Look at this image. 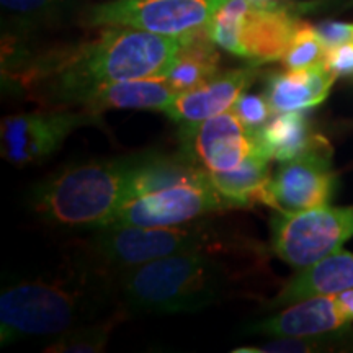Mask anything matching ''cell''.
I'll use <instances>...</instances> for the list:
<instances>
[{
  "label": "cell",
  "instance_id": "1",
  "mask_svg": "<svg viewBox=\"0 0 353 353\" xmlns=\"http://www.w3.org/2000/svg\"><path fill=\"white\" fill-rule=\"evenodd\" d=\"M183 37L112 26L94 41L39 56L8 74L28 100L44 108L83 110L100 87L165 79Z\"/></svg>",
  "mask_w": 353,
  "mask_h": 353
},
{
  "label": "cell",
  "instance_id": "2",
  "mask_svg": "<svg viewBox=\"0 0 353 353\" xmlns=\"http://www.w3.org/2000/svg\"><path fill=\"white\" fill-rule=\"evenodd\" d=\"M138 159L139 154H134L65 167L34 185L30 208L57 228L99 231L112 224L128 200Z\"/></svg>",
  "mask_w": 353,
  "mask_h": 353
},
{
  "label": "cell",
  "instance_id": "3",
  "mask_svg": "<svg viewBox=\"0 0 353 353\" xmlns=\"http://www.w3.org/2000/svg\"><path fill=\"white\" fill-rule=\"evenodd\" d=\"M95 263V262H94ZM100 265L82 268L72 278L28 280L0 294V339L3 345L32 337L61 335L92 322L103 296Z\"/></svg>",
  "mask_w": 353,
  "mask_h": 353
},
{
  "label": "cell",
  "instance_id": "4",
  "mask_svg": "<svg viewBox=\"0 0 353 353\" xmlns=\"http://www.w3.org/2000/svg\"><path fill=\"white\" fill-rule=\"evenodd\" d=\"M208 250L169 255L121 272L126 311L176 314L214 304L228 293L229 272Z\"/></svg>",
  "mask_w": 353,
  "mask_h": 353
},
{
  "label": "cell",
  "instance_id": "5",
  "mask_svg": "<svg viewBox=\"0 0 353 353\" xmlns=\"http://www.w3.org/2000/svg\"><path fill=\"white\" fill-rule=\"evenodd\" d=\"M216 245L211 229L201 224L190 226H118L110 224L92 232L88 252L101 268L130 270L138 265L169 255L195 252Z\"/></svg>",
  "mask_w": 353,
  "mask_h": 353
},
{
  "label": "cell",
  "instance_id": "6",
  "mask_svg": "<svg viewBox=\"0 0 353 353\" xmlns=\"http://www.w3.org/2000/svg\"><path fill=\"white\" fill-rule=\"evenodd\" d=\"M353 237V206H317L298 213H278L272 221V247L291 267L306 268L341 250Z\"/></svg>",
  "mask_w": 353,
  "mask_h": 353
},
{
  "label": "cell",
  "instance_id": "7",
  "mask_svg": "<svg viewBox=\"0 0 353 353\" xmlns=\"http://www.w3.org/2000/svg\"><path fill=\"white\" fill-rule=\"evenodd\" d=\"M224 0H117L97 6L87 21L95 26H130L165 37H187L208 28Z\"/></svg>",
  "mask_w": 353,
  "mask_h": 353
},
{
  "label": "cell",
  "instance_id": "8",
  "mask_svg": "<svg viewBox=\"0 0 353 353\" xmlns=\"http://www.w3.org/2000/svg\"><path fill=\"white\" fill-rule=\"evenodd\" d=\"M97 121L99 114L85 110L46 108L8 114L0 125L2 157L17 167L41 164L59 151L70 132Z\"/></svg>",
  "mask_w": 353,
  "mask_h": 353
},
{
  "label": "cell",
  "instance_id": "9",
  "mask_svg": "<svg viewBox=\"0 0 353 353\" xmlns=\"http://www.w3.org/2000/svg\"><path fill=\"white\" fill-rule=\"evenodd\" d=\"M228 208H231V205L214 188L206 172L205 176L193 182L170 185L131 198L123 203L112 224L145 228L180 226Z\"/></svg>",
  "mask_w": 353,
  "mask_h": 353
},
{
  "label": "cell",
  "instance_id": "10",
  "mask_svg": "<svg viewBox=\"0 0 353 353\" xmlns=\"http://www.w3.org/2000/svg\"><path fill=\"white\" fill-rule=\"evenodd\" d=\"M330 157L332 148L322 141L301 156L281 162L268 183V206L278 213H298L327 205L335 183Z\"/></svg>",
  "mask_w": 353,
  "mask_h": 353
},
{
  "label": "cell",
  "instance_id": "11",
  "mask_svg": "<svg viewBox=\"0 0 353 353\" xmlns=\"http://www.w3.org/2000/svg\"><path fill=\"white\" fill-rule=\"evenodd\" d=\"M182 132L183 152L206 172L236 169L259 148L255 132L242 125L232 110Z\"/></svg>",
  "mask_w": 353,
  "mask_h": 353
},
{
  "label": "cell",
  "instance_id": "12",
  "mask_svg": "<svg viewBox=\"0 0 353 353\" xmlns=\"http://www.w3.org/2000/svg\"><path fill=\"white\" fill-rule=\"evenodd\" d=\"M255 76V65L219 72L210 82L176 94L167 117L182 125V130H190L211 117L229 112Z\"/></svg>",
  "mask_w": 353,
  "mask_h": 353
},
{
  "label": "cell",
  "instance_id": "13",
  "mask_svg": "<svg viewBox=\"0 0 353 353\" xmlns=\"http://www.w3.org/2000/svg\"><path fill=\"white\" fill-rule=\"evenodd\" d=\"M348 319L339 304L337 294H321L303 301L254 324L250 332L280 335V337H311V335L327 334L347 325Z\"/></svg>",
  "mask_w": 353,
  "mask_h": 353
},
{
  "label": "cell",
  "instance_id": "14",
  "mask_svg": "<svg viewBox=\"0 0 353 353\" xmlns=\"http://www.w3.org/2000/svg\"><path fill=\"white\" fill-rule=\"evenodd\" d=\"M299 20L286 8L255 7L252 3L242 26L241 43L245 59L254 65L283 59Z\"/></svg>",
  "mask_w": 353,
  "mask_h": 353
},
{
  "label": "cell",
  "instance_id": "15",
  "mask_svg": "<svg viewBox=\"0 0 353 353\" xmlns=\"http://www.w3.org/2000/svg\"><path fill=\"white\" fill-rule=\"evenodd\" d=\"M175 95L165 79L114 82L100 87L83 110L95 114L105 110H154L167 114Z\"/></svg>",
  "mask_w": 353,
  "mask_h": 353
},
{
  "label": "cell",
  "instance_id": "16",
  "mask_svg": "<svg viewBox=\"0 0 353 353\" xmlns=\"http://www.w3.org/2000/svg\"><path fill=\"white\" fill-rule=\"evenodd\" d=\"M353 288V254L337 252L309 265L278 294L276 303L293 304L321 294H339Z\"/></svg>",
  "mask_w": 353,
  "mask_h": 353
},
{
  "label": "cell",
  "instance_id": "17",
  "mask_svg": "<svg viewBox=\"0 0 353 353\" xmlns=\"http://www.w3.org/2000/svg\"><path fill=\"white\" fill-rule=\"evenodd\" d=\"M272 159L265 154L260 145L257 151L228 172H208L211 183L224 196L231 208H247L254 203L268 206V183H270Z\"/></svg>",
  "mask_w": 353,
  "mask_h": 353
},
{
  "label": "cell",
  "instance_id": "18",
  "mask_svg": "<svg viewBox=\"0 0 353 353\" xmlns=\"http://www.w3.org/2000/svg\"><path fill=\"white\" fill-rule=\"evenodd\" d=\"M254 132L260 149L278 162L301 156L325 141L312 132L311 123L303 112L276 113Z\"/></svg>",
  "mask_w": 353,
  "mask_h": 353
},
{
  "label": "cell",
  "instance_id": "19",
  "mask_svg": "<svg viewBox=\"0 0 353 353\" xmlns=\"http://www.w3.org/2000/svg\"><path fill=\"white\" fill-rule=\"evenodd\" d=\"M219 52L216 51L208 28L187 34L176 51L165 81L176 94L200 87L219 74Z\"/></svg>",
  "mask_w": 353,
  "mask_h": 353
},
{
  "label": "cell",
  "instance_id": "20",
  "mask_svg": "<svg viewBox=\"0 0 353 353\" xmlns=\"http://www.w3.org/2000/svg\"><path fill=\"white\" fill-rule=\"evenodd\" d=\"M263 94L273 113L303 112L321 105L309 81L307 69H288L286 72L270 74Z\"/></svg>",
  "mask_w": 353,
  "mask_h": 353
},
{
  "label": "cell",
  "instance_id": "21",
  "mask_svg": "<svg viewBox=\"0 0 353 353\" xmlns=\"http://www.w3.org/2000/svg\"><path fill=\"white\" fill-rule=\"evenodd\" d=\"M250 7H252L250 0H224L216 8L208 25V33L214 44L232 54L244 57L241 34Z\"/></svg>",
  "mask_w": 353,
  "mask_h": 353
},
{
  "label": "cell",
  "instance_id": "22",
  "mask_svg": "<svg viewBox=\"0 0 353 353\" xmlns=\"http://www.w3.org/2000/svg\"><path fill=\"white\" fill-rule=\"evenodd\" d=\"M121 314H113L105 321H92L87 324L57 335V339L46 347L50 353H95L105 350Z\"/></svg>",
  "mask_w": 353,
  "mask_h": 353
},
{
  "label": "cell",
  "instance_id": "23",
  "mask_svg": "<svg viewBox=\"0 0 353 353\" xmlns=\"http://www.w3.org/2000/svg\"><path fill=\"white\" fill-rule=\"evenodd\" d=\"M325 46L317 37L314 26L299 20L283 61L286 69H307L325 59Z\"/></svg>",
  "mask_w": 353,
  "mask_h": 353
},
{
  "label": "cell",
  "instance_id": "24",
  "mask_svg": "<svg viewBox=\"0 0 353 353\" xmlns=\"http://www.w3.org/2000/svg\"><path fill=\"white\" fill-rule=\"evenodd\" d=\"M232 112L249 130H259L272 118L273 110L267 97L255 94H242L234 103Z\"/></svg>",
  "mask_w": 353,
  "mask_h": 353
},
{
  "label": "cell",
  "instance_id": "25",
  "mask_svg": "<svg viewBox=\"0 0 353 353\" xmlns=\"http://www.w3.org/2000/svg\"><path fill=\"white\" fill-rule=\"evenodd\" d=\"M317 37L321 38L325 50L342 46L353 41V23H341V21H324L314 26Z\"/></svg>",
  "mask_w": 353,
  "mask_h": 353
},
{
  "label": "cell",
  "instance_id": "26",
  "mask_svg": "<svg viewBox=\"0 0 353 353\" xmlns=\"http://www.w3.org/2000/svg\"><path fill=\"white\" fill-rule=\"evenodd\" d=\"M324 63L337 77H353V41L325 51Z\"/></svg>",
  "mask_w": 353,
  "mask_h": 353
},
{
  "label": "cell",
  "instance_id": "27",
  "mask_svg": "<svg viewBox=\"0 0 353 353\" xmlns=\"http://www.w3.org/2000/svg\"><path fill=\"white\" fill-rule=\"evenodd\" d=\"M2 7L17 15L33 17L51 10L59 3V0H0Z\"/></svg>",
  "mask_w": 353,
  "mask_h": 353
},
{
  "label": "cell",
  "instance_id": "28",
  "mask_svg": "<svg viewBox=\"0 0 353 353\" xmlns=\"http://www.w3.org/2000/svg\"><path fill=\"white\" fill-rule=\"evenodd\" d=\"M304 350H309L307 343L296 341V337H294V341H286V339H283V341L267 343V345H263V347L237 348L236 352L237 353H247V352L259 353V352H304Z\"/></svg>",
  "mask_w": 353,
  "mask_h": 353
},
{
  "label": "cell",
  "instance_id": "29",
  "mask_svg": "<svg viewBox=\"0 0 353 353\" xmlns=\"http://www.w3.org/2000/svg\"><path fill=\"white\" fill-rule=\"evenodd\" d=\"M337 299H339V304H341V307L343 309V312H345L348 319L353 321V288L339 293Z\"/></svg>",
  "mask_w": 353,
  "mask_h": 353
},
{
  "label": "cell",
  "instance_id": "30",
  "mask_svg": "<svg viewBox=\"0 0 353 353\" xmlns=\"http://www.w3.org/2000/svg\"><path fill=\"white\" fill-rule=\"evenodd\" d=\"M250 2H252L255 7H272V6H276L275 0H250Z\"/></svg>",
  "mask_w": 353,
  "mask_h": 353
}]
</instances>
